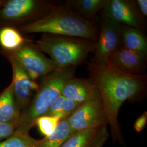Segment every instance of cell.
I'll return each instance as SVG.
<instances>
[{"instance_id":"2","label":"cell","mask_w":147,"mask_h":147,"mask_svg":"<svg viewBox=\"0 0 147 147\" xmlns=\"http://www.w3.org/2000/svg\"><path fill=\"white\" fill-rule=\"evenodd\" d=\"M21 33L50 34L76 37L96 42L99 30L91 21L79 15L70 7H53L47 14L18 27Z\"/></svg>"},{"instance_id":"25","label":"cell","mask_w":147,"mask_h":147,"mask_svg":"<svg viewBox=\"0 0 147 147\" xmlns=\"http://www.w3.org/2000/svg\"><path fill=\"white\" fill-rule=\"evenodd\" d=\"M35 147V146H34V147Z\"/></svg>"},{"instance_id":"22","label":"cell","mask_w":147,"mask_h":147,"mask_svg":"<svg viewBox=\"0 0 147 147\" xmlns=\"http://www.w3.org/2000/svg\"><path fill=\"white\" fill-rule=\"evenodd\" d=\"M18 126L13 124H0V140L6 139L12 136L16 132Z\"/></svg>"},{"instance_id":"8","label":"cell","mask_w":147,"mask_h":147,"mask_svg":"<svg viewBox=\"0 0 147 147\" xmlns=\"http://www.w3.org/2000/svg\"><path fill=\"white\" fill-rule=\"evenodd\" d=\"M67 119L75 132L109 124L101 98L80 105Z\"/></svg>"},{"instance_id":"17","label":"cell","mask_w":147,"mask_h":147,"mask_svg":"<svg viewBox=\"0 0 147 147\" xmlns=\"http://www.w3.org/2000/svg\"><path fill=\"white\" fill-rule=\"evenodd\" d=\"M27 40L14 27H4L0 28V46L3 51H15Z\"/></svg>"},{"instance_id":"20","label":"cell","mask_w":147,"mask_h":147,"mask_svg":"<svg viewBox=\"0 0 147 147\" xmlns=\"http://www.w3.org/2000/svg\"><path fill=\"white\" fill-rule=\"evenodd\" d=\"M38 140L30 134H21L15 132L11 136L0 142V147H33Z\"/></svg>"},{"instance_id":"11","label":"cell","mask_w":147,"mask_h":147,"mask_svg":"<svg viewBox=\"0 0 147 147\" xmlns=\"http://www.w3.org/2000/svg\"><path fill=\"white\" fill-rule=\"evenodd\" d=\"M107 64L124 73L143 75H146L147 56L121 47L111 55Z\"/></svg>"},{"instance_id":"7","label":"cell","mask_w":147,"mask_h":147,"mask_svg":"<svg viewBox=\"0 0 147 147\" xmlns=\"http://www.w3.org/2000/svg\"><path fill=\"white\" fill-rule=\"evenodd\" d=\"M121 31V25L102 14L101 30L93 52L94 56L90 62L100 65L107 64L111 55L122 47Z\"/></svg>"},{"instance_id":"16","label":"cell","mask_w":147,"mask_h":147,"mask_svg":"<svg viewBox=\"0 0 147 147\" xmlns=\"http://www.w3.org/2000/svg\"><path fill=\"white\" fill-rule=\"evenodd\" d=\"M74 133L67 119L61 120L55 131L38 140L35 147H61Z\"/></svg>"},{"instance_id":"13","label":"cell","mask_w":147,"mask_h":147,"mask_svg":"<svg viewBox=\"0 0 147 147\" xmlns=\"http://www.w3.org/2000/svg\"><path fill=\"white\" fill-rule=\"evenodd\" d=\"M109 137L107 125L91 128L74 133L61 147H102Z\"/></svg>"},{"instance_id":"21","label":"cell","mask_w":147,"mask_h":147,"mask_svg":"<svg viewBox=\"0 0 147 147\" xmlns=\"http://www.w3.org/2000/svg\"><path fill=\"white\" fill-rule=\"evenodd\" d=\"M60 119L54 116H42L38 118L36 124L40 133L44 136H47L55 131L58 125Z\"/></svg>"},{"instance_id":"10","label":"cell","mask_w":147,"mask_h":147,"mask_svg":"<svg viewBox=\"0 0 147 147\" xmlns=\"http://www.w3.org/2000/svg\"><path fill=\"white\" fill-rule=\"evenodd\" d=\"M103 11V14L121 25L141 31V15L134 1L106 0Z\"/></svg>"},{"instance_id":"15","label":"cell","mask_w":147,"mask_h":147,"mask_svg":"<svg viewBox=\"0 0 147 147\" xmlns=\"http://www.w3.org/2000/svg\"><path fill=\"white\" fill-rule=\"evenodd\" d=\"M121 38L122 47L147 56V39L141 30L121 25Z\"/></svg>"},{"instance_id":"5","label":"cell","mask_w":147,"mask_h":147,"mask_svg":"<svg viewBox=\"0 0 147 147\" xmlns=\"http://www.w3.org/2000/svg\"><path fill=\"white\" fill-rule=\"evenodd\" d=\"M51 8L41 1H0V28L13 27L34 18L37 19L40 18L39 15Z\"/></svg>"},{"instance_id":"18","label":"cell","mask_w":147,"mask_h":147,"mask_svg":"<svg viewBox=\"0 0 147 147\" xmlns=\"http://www.w3.org/2000/svg\"><path fill=\"white\" fill-rule=\"evenodd\" d=\"M79 106V104L61 95L55 100L45 115L56 117L60 120L65 119L73 113Z\"/></svg>"},{"instance_id":"12","label":"cell","mask_w":147,"mask_h":147,"mask_svg":"<svg viewBox=\"0 0 147 147\" xmlns=\"http://www.w3.org/2000/svg\"><path fill=\"white\" fill-rule=\"evenodd\" d=\"M61 95L80 105L101 98L99 91L93 81L75 77L65 84Z\"/></svg>"},{"instance_id":"19","label":"cell","mask_w":147,"mask_h":147,"mask_svg":"<svg viewBox=\"0 0 147 147\" xmlns=\"http://www.w3.org/2000/svg\"><path fill=\"white\" fill-rule=\"evenodd\" d=\"M106 2V0H76L69 3L72 5L75 12L86 19L94 18L99 11L103 9Z\"/></svg>"},{"instance_id":"23","label":"cell","mask_w":147,"mask_h":147,"mask_svg":"<svg viewBox=\"0 0 147 147\" xmlns=\"http://www.w3.org/2000/svg\"><path fill=\"white\" fill-rule=\"evenodd\" d=\"M147 123V112L144 111L142 115L137 119L134 123L135 130L137 132H141L144 129Z\"/></svg>"},{"instance_id":"1","label":"cell","mask_w":147,"mask_h":147,"mask_svg":"<svg viewBox=\"0 0 147 147\" xmlns=\"http://www.w3.org/2000/svg\"><path fill=\"white\" fill-rule=\"evenodd\" d=\"M87 69L90 79L99 91L113 141L123 143L118 120L119 111L125 101L137 98L145 92L147 76L124 73L110 64L100 65L89 62Z\"/></svg>"},{"instance_id":"4","label":"cell","mask_w":147,"mask_h":147,"mask_svg":"<svg viewBox=\"0 0 147 147\" xmlns=\"http://www.w3.org/2000/svg\"><path fill=\"white\" fill-rule=\"evenodd\" d=\"M96 42L85 39L50 34H44L33 42L42 53L48 54L58 68L76 67L94 52Z\"/></svg>"},{"instance_id":"24","label":"cell","mask_w":147,"mask_h":147,"mask_svg":"<svg viewBox=\"0 0 147 147\" xmlns=\"http://www.w3.org/2000/svg\"><path fill=\"white\" fill-rule=\"evenodd\" d=\"M137 4V7L140 14L144 16H147V0H137L135 1Z\"/></svg>"},{"instance_id":"14","label":"cell","mask_w":147,"mask_h":147,"mask_svg":"<svg viewBox=\"0 0 147 147\" xmlns=\"http://www.w3.org/2000/svg\"><path fill=\"white\" fill-rule=\"evenodd\" d=\"M20 113L21 111L16 102L11 82L0 94V124L18 126Z\"/></svg>"},{"instance_id":"3","label":"cell","mask_w":147,"mask_h":147,"mask_svg":"<svg viewBox=\"0 0 147 147\" xmlns=\"http://www.w3.org/2000/svg\"><path fill=\"white\" fill-rule=\"evenodd\" d=\"M75 67L57 69L43 77L39 88L30 105L21 111L16 132L29 134L38 118L44 116L51 105L61 95L65 84L74 78Z\"/></svg>"},{"instance_id":"6","label":"cell","mask_w":147,"mask_h":147,"mask_svg":"<svg viewBox=\"0 0 147 147\" xmlns=\"http://www.w3.org/2000/svg\"><path fill=\"white\" fill-rule=\"evenodd\" d=\"M27 40L21 47L11 52L3 51L13 57L32 80L44 77L58 68L53 61Z\"/></svg>"},{"instance_id":"9","label":"cell","mask_w":147,"mask_h":147,"mask_svg":"<svg viewBox=\"0 0 147 147\" xmlns=\"http://www.w3.org/2000/svg\"><path fill=\"white\" fill-rule=\"evenodd\" d=\"M10 62L13 69V89L16 102L22 111L28 106L34 96L39 88L40 85L28 75L14 58L4 54Z\"/></svg>"}]
</instances>
